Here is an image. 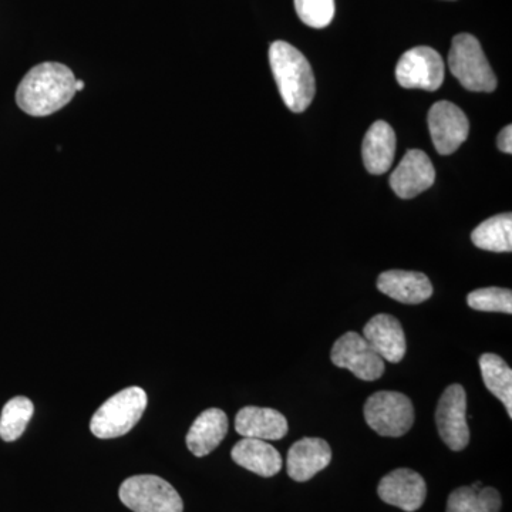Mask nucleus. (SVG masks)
<instances>
[{"instance_id": "17", "label": "nucleus", "mask_w": 512, "mask_h": 512, "mask_svg": "<svg viewBox=\"0 0 512 512\" xmlns=\"http://www.w3.org/2000/svg\"><path fill=\"white\" fill-rule=\"evenodd\" d=\"M227 414L220 409L204 410L192 423L187 434L188 450L195 457H205L212 453L228 433Z\"/></svg>"}, {"instance_id": "24", "label": "nucleus", "mask_w": 512, "mask_h": 512, "mask_svg": "<svg viewBox=\"0 0 512 512\" xmlns=\"http://www.w3.org/2000/svg\"><path fill=\"white\" fill-rule=\"evenodd\" d=\"M467 303L474 311L512 313V292L504 288H483L471 292Z\"/></svg>"}, {"instance_id": "18", "label": "nucleus", "mask_w": 512, "mask_h": 512, "mask_svg": "<svg viewBox=\"0 0 512 512\" xmlns=\"http://www.w3.org/2000/svg\"><path fill=\"white\" fill-rule=\"evenodd\" d=\"M232 460L258 476L274 477L282 470V457L268 441L242 439L231 451Z\"/></svg>"}, {"instance_id": "3", "label": "nucleus", "mask_w": 512, "mask_h": 512, "mask_svg": "<svg viewBox=\"0 0 512 512\" xmlns=\"http://www.w3.org/2000/svg\"><path fill=\"white\" fill-rule=\"evenodd\" d=\"M448 66L464 89L491 93L497 89V77L488 63L477 37L460 33L453 39L448 52Z\"/></svg>"}, {"instance_id": "26", "label": "nucleus", "mask_w": 512, "mask_h": 512, "mask_svg": "<svg viewBox=\"0 0 512 512\" xmlns=\"http://www.w3.org/2000/svg\"><path fill=\"white\" fill-rule=\"evenodd\" d=\"M497 146L503 153H512V127L507 126L497 138Z\"/></svg>"}, {"instance_id": "10", "label": "nucleus", "mask_w": 512, "mask_h": 512, "mask_svg": "<svg viewBox=\"0 0 512 512\" xmlns=\"http://www.w3.org/2000/svg\"><path fill=\"white\" fill-rule=\"evenodd\" d=\"M429 128L431 140L441 156L456 153L470 133V123L464 111L446 100L431 107Z\"/></svg>"}, {"instance_id": "7", "label": "nucleus", "mask_w": 512, "mask_h": 512, "mask_svg": "<svg viewBox=\"0 0 512 512\" xmlns=\"http://www.w3.org/2000/svg\"><path fill=\"white\" fill-rule=\"evenodd\" d=\"M333 365L348 369L357 379L373 382L384 373V360L362 335L348 332L340 336L330 352Z\"/></svg>"}, {"instance_id": "27", "label": "nucleus", "mask_w": 512, "mask_h": 512, "mask_svg": "<svg viewBox=\"0 0 512 512\" xmlns=\"http://www.w3.org/2000/svg\"><path fill=\"white\" fill-rule=\"evenodd\" d=\"M84 89V82L82 80H76V83H74V90L77 92H82Z\"/></svg>"}, {"instance_id": "20", "label": "nucleus", "mask_w": 512, "mask_h": 512, "mask_svg": "<svg viewBox=\"0 0 512 512\" xmlns=\"http://www.w3.org/2000/svg\"><path fill=\"white\" fill-rule=\"evenodd\" d=\"M501 505L500 493L493 487H481L477 481L448 495L446 512H500Z\"/></svg>"}, {"instance_id": "15", "label": "nucleus", "mask_w": 512, "mask_h": 512, "mask_svg": "<svg viewBox=\"0 0 512 512\" xmlns=\"http://www.w3.org/2000/svg\"><path fill=\"white\" fill-rule=\"evenodd\" d=\"M235 430L244 439L275 441L288 434V420L278 410L248 406L235 417Z\"/></svg>"}, {"instance_id": "16", "label": "nucleus", "mask_w": 512, "mask_h": 512, "mask_svg": "<svg viewBox=\"0 0 512 512\" xmlns=\"http://www.w3.org/2000/svg\"><path fill=\"white\" fill-rule=\"evenodd\" d=\"M377 289L394 301L404 305H419L429 301L433 295L430 279L421 272L386 271L377 279Z\"/></svg>"}, {"instance_id": "9", "label": "nucleus", "mask_w": 512, "mask_h": 512, "mask_svg": "<svg viewBox=\"0 0 512 512\" xmlns=\"http://www.w3.org/2000/svg\"><path fill=\"white\" fill-rule=\"evenodd\" d=\"M466 413V390L461 384H451L441 394L436 410L437 429L450 450H464L470 443Z\"/></svg>"}, {"instance_id": "14", "label": "nucleus", "mask_w": 512, "mask_h": 512, "mask_svg": "<svg viewBox=\"0 0 512 512\" xmlns=\"http://www.w3.org/2000/svg\"><path fill=\"white\" fill-rule=\"evenodd\" d=\"M363 338L387 362H402L406 355V335L402 323L392 315L380 313L373 316L363 329Z\"/></svg>"}, {"instance_id": "11", "label": "nucleus", "mask_w": 512, "mask_h": 512, "mask_svg": "<svg viewBox=\"0 0 512 512\" xmlns=\"http://www.w3.org/2000/svg\"><path fill=\"white\" fill-rule=\"evenodd\" d=\"M377 494L386 504L406 512H414L426 501L427 484L416 471L397 468L380 480Z\"/></svg>"}, {"instance_id": "6", "label": "nucleus", "mask_w": 512, "mask_h": 512, "mask_svg": "<svg viewBox=\"0 0 512 512\" xmlns=\"http://www.w3.org/2000/svg\"><path fill=\"white\" fill-rule=\"evenodd\" d=\"M365 420L379 436L402 437L414 423V407L406 394L377 392L365 404Z\"/></svg>"}, {"instance_id": "8", "label": "nucleus", "mask_w": 512, "mask_h": 512, "mask_svg": "<svg viewBox=\"0 0 512 512\" xmlns=\"http://www.w3.org/2000/svg\"><path fill=\"white\" fill-rule=\"evenodd\" d=\"M396 79L404 89L436 92L444 82L443 59L431 47H414L400 57L396 67Z\"/></svg>"}, {"instance_id": "5", "label": "nucleus", "mask_w": 512, "mask_h": 512, "mask_svg": "<svg viewBox=\"0 0 512 512\" xmlns=\"http://www.w3.org/2000/svg\"><path fill=\"white\" fill-rule=\"evenodd\" d=\"M121 503L134 512H183V498L161 477L143 474L121 484Z\"/></svg>"}, {"instance_id": "23", "label": "nucleus", "mask_w": 512, "mask_h": 512, "mask_svg": "<svg viewBox=\"0 0 512 512\" xmlns=\"http://www.w3.org/2000/svg\"><path fill=\"white\" fill-rule=\"evenodd\" d=\"M35 413V406L28 397L18 396L5 404L0 416V439L15 441L22 436Z\"/></svg>"}, {"instance_id": "12", "label": "nucleus", "mask_w": 512, "mask_h": 512, "mask_svg": "<svg viewBox=\"0 0 512 512\" xmlns=\"http://www.w3.org/2000/svg\"><path fill=\"white\" fill-rule=\"evenodd\" d=\"M436 181V170L427 154L421 150L407 151L390 177V187L403 200L417 197L429 190Z\"/></svg>"}, {"instance_id": "2", "label": "nucleus", "mask_w": 512, "mask_h": 512, "mask_svg": "<svg viewBox=\"0 0 512 512\" xmlns=\"http://www.w3.org/2000/svg\"><path fill=\"white\" fill-rule=\"evenodd\" d=\"M269 62L288 109L293 113L308 109L316 92L315 76L308 59L296 47L278 40L269 47Z\"/></svg>"}, {"instance_id": "22", "label": "nucleus", "mask_w": 512, "mask_h": 512, "mask_svg": "<svg viewBox=\"0 0 512 512\" xmlns=\"http://www.w3.org/2000/svg\"><path fill=\"white\" fill-rule=\"evenodd\" d=\"M471 241L477 248L490 252L512 251V215H495L478 225L471 234Z\"/></svg>"}, {"instance_id": "13", "label": "nucleus", "mask_w": 512, "mask_h": 512, "mask_svg": "<svg viewBox=\"0 0 512 512\" xmlns=\"http://www.w3.org/2000/svg\"><path fill=\"white\" fill-rule=\"evenodd\" d=\"M332 461V448L328 441L305 437L296 441L288 451L286 471L292 480L305 483L320 471L325 470Z\"/></svg>"}, {"instance_id": "21", "label": "nucleus", "mask_w": 512, "mask_h": 512, "mask_svg": "<svg viewBox=\"0 0 512 512\" xmlns=\"http://www.w3.org/2000/svg\"><path fill=\"white\" fill-rule=\"evenodd\" d=\"M481 376L485 387L504 404L508 416L512 417V370L507 362L494 353L480 357Z\"/></svg>"}, {"instance_id": "19", "label": "nucleus", "mask_w": 512, "mask_h": 512, "mask_svg": "<svg viewBox=\"0 0 512 512\" xmlns=\"http://www.w3.org/2000/svg\"><path fill=\"white\" fill-rule=\"evenodd\" d=\"M396 154V134L386 121H376L363 140L362 156L370 174L387 173Z\"/></svg>"}, {"instance_id": "25", "label": "nucleus", "mask_w": 512, "mask_h": 512, "mask_svg": "<svg viewBox=\"0 0 512 512\" xmlns=\"http://www.w3.org/2000/svg\"><path fill=\"white\" fill-rule=\"evenodd\" d=\"M299 19L313 29H323L335 16V0H295Z\"/></svg>"}, {"instance_id": "1", "label": "nucleus", "mask_w": 512, "mask_h": 512, "mask_svg": "<svg viewBox=\"0 0 512 512\" xmlns=\"http://www.w3.org/2000/svg\"><path fill=\"white\" fill-rule=\"evenodd\" d=\"M76 80L72 70L64 64H37L20 82L16 90V103L29 116H50L72 101L76 94Z\"/></svg>"}, {"instance_id": "4", "label": "nucleus", "mask_w": 512, "mask_h": 512, "mask_svg": "<svg viewBox=\"0 0 512 512\" xmlns=\"http://www.w3.org/2000/svg\"><path fill=\"white\" fill-rule=\"evenodd\" d=\"M147 402V393L141 387H127L110 397L94 413L90 430L104 440L124 436L140 421Z\"/></svg>"}]
</instances>
